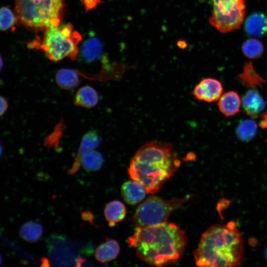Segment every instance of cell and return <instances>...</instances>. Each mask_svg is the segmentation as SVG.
<instances>
[{
    "instance_id": "1",
    "label": "cell",
    "mask_w": 267,
    "mask_h": 267,
    "mask_svg": "<svg viewBox=\"0 0 267 267\" xmlns=\"http://www.w3.org/2000/svg\"><path fill=\"white\" fill-rule=\"evenodd\" d=\"M138 258L152 266L162 267L176 262L183 253L187 238L183 230L168 222L137 227L128 239Z\"/></svg>"
},
{
    "instance_id": "2",
    "label": "cell",
    "mask_w": 267,
    "mask_h": 267,
    "mask_svg": "<svg viewBox=\"0 0 267 267\" xmlns=\"http://www.w3.org/2000/svg\"><path fill=\"white\" fill-rule=\"evenodd\" d=\"M180 164L172 144L152 141L137 150L128 172L132 179L142 184L147 193L154 194L174 175Z\"/></svg>"
},
{
    "instance_id": "3",
    "label": "cell",
    "mask_w": 267,
    "mask_h": 267,
    "mask_svg": "<svg viewBox=\"0 0 267 267\" xmlns=\"http://www.w3.org/2000/svg\"><path fill=\"white\" fill-rule=\"evenodd\" d=\"M244 242L236 223L212 226L202 234L194 252L196 265L199 267H236L242 262Z\"/></svg>"
},
{
    "instance_id": "4",
    "label": "cell",
    "mask_w": 267,
    "mask_h": 267,
    "mask_svg": "<svg viewBox=\"0 0 267 267\" xmlns=\"http://www.w3.org/2000/svg\"><path fill=\"white\" fill-rule=\"evenodd\" d=\"M43 32L42 38L38 36L29 43V48L41 49L53 62H58L66 57L77 59L82 37L78 32L73 30L71 24L51 26Z\"/></svg>"
},
{
    "instance_id": "5",
    "label": "cell",
    "mask_w": 267,
    "mask_h": 267,
    "mask_svg": "<svg viewBox=\"0 0 267 267\" xmlns=\"http://www.w3.org/2000/svg\"><path fill=\"white\" fill-rule=\"evenodd\" d=\"M15 15L24 27L37 32L60 24L64 0H14Z\"/></svg>"
},
{
    "instance_id": "6",
    "label": "cell",
    "mask_w": 267,
    "mask_h": 267,
    "mask_svg": "<svg viewBox=\"0 0 267 267\" xmlns=\"http://www.w3.org/2000/svg\"><path fill=\"white\" fill-rule=\"evenodd\" d=\"M189 198L164 200L156 196H150L137 207L132 220L136 227L165 222L172 212L181 207Z\"/></svg>"
},
{
    "instance_id": "7",
    "label": "cell",
    "mask_w": 267,
    "mask_h": 267,
    "mask_svg": "<svg viewBox=\"0 0 267 267\" xmlns=\"http://www.w3.org/2000/svg\"><path fill=\"white\" fill-rule=\"evenodd\" d=\"M209 23L219 32L226 33L238 29L245 16V0H212Z\"/></svg>"
},
{
    "instance_id": "8",
    "label": "cell",
    "mask_w": 267,
    "mask_h": 267,
    "mask_svg": "<svg viewBox=\"0 0 267 267\" xmlns=\"http://www.w3.org/2000/svg\"><path fill=\"white\" fill-rule=\"evenodd\" d=\"M221 82L214 78H206L201 80L192 91L193 96L198 100L212 102L218 100L223 92Z\"/></svg>"
},
{
    "instance_id": "9",
    "label": "cell",
    "mask_w": 267,
    "mask_h": 267,
    "mask_svg": "<svg viewBox=\"0 0 267 267\" xmlns=\"http://www.w3.org/2000/svg\"><path fill=\"white\" fill-rule=\"evenodd\" d=\"M100 143V137L95 131L91 130L86 133L82 138L74 162L68 171V174L71 175L77 172L81 165V160L84 155L97 147Z\"/></svg>"
},
{
    "instance_id": "10",
    "label": "cell",
    "mask_w": 267,
    "mask_h": 267,
    "mask_svg": "<svg viewBox=\"0 0 267 267\" xmlns=\"http://www.w3.org/2000/svg\"><path fill=\"white\" fill-rule=\"evenodd\" d=\"M241 105L246 114L253 118L258 117L265 107L263 98L253 89L248 90L244 95Z\"/></svg>"
},
{
    "instance_id": "11",
    "label": "cell",
    "mask_w": 267,
    "mask_h": 267,
    "mask_svg": "<svg viewBox=\"0 0 267 267\" xmlns=\"http://www.w3.org/2000/svg\"><path fill=\"white\" fill-rule=\"evenodd\" d=\"M124 200L130 205H136L144 199L147 193L144 186L140 182L133 180L124 182L121 188Z\"/></svg>"
},
{
    "instance_id": "12",
    "label": "cell",
    "mask_w": 267,
    "mask_h": 267,
    "mask_svg": "<svg viewBox=\"0 0 267 267\" xmlns=\"http://www.w3.org/2000/svg\"><path fill=\"white\" fill-rule=\"evenodd\" d=\"M241 100L239 95L234 91H229L222 94L218 100L220 111L226 117L233 116L240 110Z\"/></svg>"
},
{
    "instance_id": "13",
    "label": "cell",
    "mask_w": 267,
    "mask_h": 267,
    "mask_svg": "<svg viewBox=\"0 0 267 267\" xmlns=\"http://www.w3.org/2000/svg\"><path fill=\"white\" fill-rule=\"evenodd\" d=\"M247 33L252 36L261 37L267 34V15L261 12L250 14L245 22Z\"/></svg>"
},
{
    "instance_id": "14",
    "label": "cell",
    "mask_w": 267,
    "mask_h": 267,
    "mask_svg": "<svg viewBox=\"0 0 267 267\" xmlns=\"http://www.w3.org/2000/svg\"><path fill=\"white\" fill-rule=\"evenodd\" d=\"M120 250V245L116 240L108 238L96 248L95 257L102 263L108 262L117 257Z\"/></svg>"
},
{
    "instance_id": "15",
    "label": "cell",
    "mask_w": 267,
    "mask_h": 267,
    "mask_svg": "<svg viewBox=\"0 0 267 267\" xmlns=\"http://www.w3.org/2000/svg\"><path fill=\"white\" fill-rule=\"evenodd\" d=\"M99 100L98 94L92 87L87 85L80 88L74 98V103L78 106L86 108L94 107Z\"/></svg>"
},
{
    "instance_id": "16",
    "label": "cell",
    "mask_w": 267,
    "mask_h": 267,
    "mask_svg": "<svg viewBox=\"0 0 267 267\" xmlns=\"http://www.w3.org/2000/svg\"><path fill=\"white\" fill-rule=\"evenodd\" d=\"M127 210L125 205L119 200H113L108 203L104 208V214L110 226H114L122 221L126 217Z\"/></svg>"
},
{
    "instance_id": "17",
    "label": "cell",
    "mask_w": 267,
    "mask_h": 267,
    "mask_svg": "<svg viewBox=\"0 0 267 267\" xmlns=\"http://www.w3.org/2000/svg\"><path fill=\"white\" fill-rule=\"evenodd\" d=\"M102 52V46L99 40L94 37L88 38L84 42L81 48V55L88 62L98 59Z\"/></svg>"
},
{
    "instance_id": "18",
    "label": "cell",
    "mask_w": 267,
    "mask_h": 267,
    "mask_svg": "<svg viewBox=\"0 0 267 267\" xmlns=\"http://www.w3.org/2000/svg\"><path fill=\"white\" fill-rule=\"evenodd\" d=\"M238 78L242 85L247 88L253 89L256 86L262 87L266 82L255 70L252 62H246L244 65L242 72Z\"/></svg>"
},
{
    "instance_id": "19",
    "label": "cell",
    "mask_w": 267,
    "mask_h": 267,
    "mask_svg": "<svg viewBox=\"0 0 267 267\" xmlns=\"http://www.w3.org/2000/svg\"><path fill=\"white\" fill-rule=\"evenodd\" d=\"M55 80L59 87L66 90L76 88L80 82L77 71L68 68L59 69L56 74Z\"/></svg>"
},
{
    "instance_id": "20",
    "label": "cell",
    "mask_w": 267,
    "mask_h": 267,
    "mask_svg": "<svg viewBox=\"0 0 267 267\" xmlns=\"http://www.w3.org/2000/svg\"><path fill=\"white\" fill-rule=\"evenodd\" d=\"M44 231L43 226L40 223L29 221L24 223L19 230V235L24 240L34 243L41 237Z\"/></svg>"
},
{
    "instance_id": "21",
    "label": "cell",
    "mask_w": 267,
    "mask_h": 267,
    "mask_svg": "<svg viewBox=\"0 0 267 267\" xmlns=\"http://www.w3.org/2000/svg\"><path fill=\"white\" fill-rule=\"evenodd\" d=\"M257 125L254 120L246 119L241 121L236 129V134L240 140L248 141L255 136Z\"/></svg>"
},
{
    "instance_id": "22",
    "label": "cell",
    "mask_w": 267,
    "mask_h": 267,
    "mask_svg": "<svg viewBox=\"0 0 267 267\" xmlns=\"http://www.w3.org/2000/svg\"><path fill=\"white\" fill-rule=\"evenodd\" d=\"M103 158L98 151L92 150L87 152L81 160L83 168L89 172L98 171L103 163Z\"/></svg>"
},
{
    "instance_id": "23",
    "label": "cell",
    "mask_w": 267,
    "mask_h": 267,
    "mask_svg": "<svg viewBox=\"0 0 267 267\" xmlns=\"http://www.w3.org/2000/svg\"><path fill=\"white\" fill-rule=\"evenodd\" d=\"M242 50L247 57L250 59H257L262 56L264 48L261 41L256 39L251 38L243 43Z\"/></svg>"
},
{
    "instance_id": "24",
    "label": "cell",
    "mask_w": 267,
    "mask_h": 267,
    "mask_svg": "<svg viewBox=\"0 0 267 267\" xmlns=\"http://www.w3.org/2000/svg\"><path fill=\"white\" fill-rule=\"evenodd\" d=\"M17 21L15 14L9 8H0V30L6 31L13 27Z\"/></svg>"
},
{
    "instance_id": "25",
    "label": "cell",
    "mask_w": 267,
    "mask_h": 267,
    "mask_svg": "<svg viewBox=\"0 0 267 267\" xmlns=\"http://www.w3.org/2000/svg\"><path fill=\"white\" fill-rule=\"evenodd\" d=\"M86 11L92 9L101 2V0H82Z\"/></svg>"
},
{
    "instance_id": "26",
    "label": "cell",
    "mask_w": 267,
    "mask_h": 267,
    "mask_svg": "<svg viewBox=\"0 0 267 267\" xmlns=\"http://www.w3.org/2000/svg\"><path fill=\"white\" fill-rule=\"evenodd\" d=\"M8 108V103L7 100L0 95V117L7 111Z\"/></svg>"
},
{
    "instance_id": "27",
    "label": "cell",
    "mask_w": 267,
    "mask_h": 267,
    "mask_svg": "<svg viewBox=\"0 0 267 267\" xmlns=\"http://www.w3.org/2000/svg\"><path fill=\"white\" fill-rule=\"evenodd\" d=\"M259 126L261 128L267 130V112L261 114V120L260 122Z\"/></svg>"
},
{
    "instance_id": "28",
    "label": "cell",
    "mask_w": 267,
    "mask_h": 267,
    "mask_svg": "<svg viewBox=\"0 0 267 267\" xmlns=\"http://www.w3.org/2000/svg\"><path fill=\"white\" fill-rule=\"evenodd\" d=\"M82 217L84 219H85V220L89 221V220H91L92 218L91 214L88 212H86L83 213Z\"/></svg>"
},
{
    "instance_id": "29",
    "label": "cell",
    "mask_w": 267,
    "mask_h": 267,
    "mask_svg": "<svg viewBox=\"0 0 267 267\" xmlns=\"http://www.w3.org/2000/svg\"><path fill=\"white\" fill-rule=\"evenodd\" d=\"M3 61L2 56L0 53V72L1 71L3 68Z\"/></svg>"
},
{
    "instance_id": "30",
    "label": "cell",
    "mask_w": 267,
    "mask_h": 267,
    "mask_svg": "<svg viewBox=\"0 0 267 267\" xmlns=\"http://www.w3.org/2000/svg\"><path fill=\"white\" fill-rule=\"evenodd\" d=\"M3 152V148L1 144L0 143V158L1 157Z\"/></svg>"
},
{
    "instance_id": "31",
    "label": "cell",
    "mask_w": 267,
    "mask_h": 267,
    "mask_svg": "<svg viewBox=\"0 0 267 267\" xmlns=\"http://www.w3.org/2000/svg\"><path fill=\"white\" fill-rule=\"evenodd\" d=\"M2 263V257L1 256V254H0V266L1 265Z\"/></svg>"
},
{
    "instance_id": "32",
    "label": "cell",
    "mask_w": 267,
    "mask_h": 267,
    "mask_svg": "<svg viewBox=\"0 0 267 267\" xmlns=\"http://www.w3.org/2000/svg\"><path fill=\"white\" fill-rule=\"evenodd\" d=\"M266 256L267 258V248L266 251Z\"/></svg>"
},
{
    "instance_id": "33",
    "label": "cell",
    "mask_w": 267,
    "mask_h": 267,
    "mask_svg": "<svg viewBox=\"0 0 267 267\" xmlns=\"http://www.w3.org/2000/svg\"></svg>"
}]
</instances>
